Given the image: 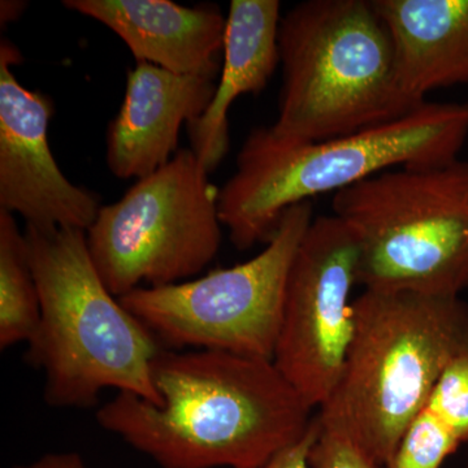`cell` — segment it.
Returning a JSON list of instances; mask_svg holds the SVG:
<instances>
[{
  "instance_id": "1",
  "label": "cell",
  "mask_w": 468,
  "mask_h": 468,
  "mask_svg": "<svg viewBox=\"0 0 468 468\" xmlns=\"http://www.w3.org/2000/svg\"><path fill=\"white\" fill-rule=\"evenodd\" d=\"M151 377L159 405L117 392L97 421L162 468L260 467L315 418L271 359L162 349Z\"/></svg>"
},
{
  "instance_id": "2",
  "label": "cell",
  "mask_w": 468,
  "mask_h": 468,
  "mask_svg": "<svg viewBox=\"0 0 468 468\" xmlns=\"http://www.w3.org/2000/svg\"><path fill=\"white\" fill-rule=\"evenodd\" d=\"M468 138V103H431L358 133L291 143L257 128L237 155L236 172L218 192V215L234 248L268 242L286 209L337 193L399 167L458 160Z\"/></svg>"
},
{
  "instance_id": "3",
  "label": "cell",
  "mask_w": 468,
  "mask_h": 468,
  "mask_svg": "<svg viewBox=\"0 0 468 468\" xmlns=\"http://www.w3.org/2000/svg\"><path fill=\"white\" fill-rule=\"evenodd\" d=\"M24 236L41 301L26 359L45 377V402L91 408L116 389L159 405L151 368L162 345L101 282L86 232L26 226Z\"/></svg>"
},
{
  "instance_id": "4",
  "label": "cell",
  "mask_w": 468,
  "mask_h": 468,
  "mask_svg": "<svg viewBox=\"0 0 468 468\" xmlns=\"http://www.w3.org/2000/svg\"><path fill=\"white\" fill-rule=\"evenodd\" d=\"M353 307L343 372L316 417L388 467L443 368L468 340V304L460 297L363 291Z\"/></svg>"
},
{
  "instance_id": "5",
  "label": "cell",
  "mask_w": 468,
  "mask_h": 468,
  "mask_svg": "<svg viewBox=\"0 0 468 468\" xmlns=\"http://www.w3.org/2000/svg\"><path fill=\"white\" fill-rule=\"evenodd\" d=\"M282 86L271 132L320 143L394 122L423 103L402 90L392 38L372 0H309L279 32Z\"/></svg>"
},
{
  "instance_id": "6",
  "label": "cell",
  "mask_w": 468,
  "mask_h": 468,
  "mask_svg": "<svg viewBox=\"0 0 468 468\" xmlns=\"http://www.w3.org/2000/svg\"><path fill=\"white\" fill-rule=\"evenodd\" d=\"M365 291L460 297L468 289V160L399 167L335 193Z\"/></svg>"
},
{
  "instance_id": "7",
  "label": "cell",
  "mask_w": 468,
  "mask_h": 468,
  "mask_svg": "<svg viewBox=\"0 0 468 468\" xmlns=\"http://www.w3.org/2000/svg\"><path fill=\"white\" fill-rule=\"evenodd\" d=\"M192 149L138 178L115 203L101 206L86 243L95 270L117 298L135 289L189 282L221 245L218 192Z\"/></svg>"
},
{
  "instance_id": "8",
  "label": "cell",
  "mask_w": 468,
  "mask_h": 468,
  "mask_svg": "<svg viewBox=\"0 0 468 468\" xmlns=\"http://www.w3.org/2000/svg\"><path fill=\"white\" fill-rule=\"evenodd\" d=\"M313 220L310 201L298 203L286 209L272 239L252 260L180 284L143 286L120 302L159 343L175 349L272 360L289 271Z\"/></svg>"
},
{
  "instance_id": "9",
  "label": "cell",
  "mask_w": 468,
  "mask_h": 468,
  "mask_svg": "<svg viewBox=\"0 0 468 468\" xmlns=\"http://www.w3.org/2000/svg\"><path fill=\"white\" fill-rule=\"evenodd\" d=\"M356 266L353 230L335 215L314 218L289 271L272 359L313 409L324 405L343 372L356 324Z\"/></svg>"
},
{
  "instance_id": "10",
  "label": "cell",
  "mask_w": 468,
  "mask_h": 468,
  "mask_svg": "<svg viewBox=\"0 0 468 468\" xmlns=\"http://www.w3.org/2000/svg\"><path fill=\"white\" fill-rule=\"evenodd\" d=\"M23 61L16 46L0 43V209L27 226L89 229L101 203L98 194L70 183L48 143L54 104L18 82L12 67Z\"/></svg>"
},
{
  "instance_id": "11",
  "label": "cell",
  "mask_w": 468,
  "mask_h": 468,
  "mask_svg": "<svg viewBox=\"0 0 468 468\" xmlns=\"http://www.w3.org/2000/svg\"><path fill=\"white\" fill-rule=\"evenodd\" d=\"M217 85L214 79L137 63L129 70L124 101L107 131L111 174L138 180L167 165L177 154L181 126L207 111Z\"/></svg>"
},
{
  "instance_id": "12",
  "label": "cell",
  "mask_w": 468,
  "mask_h": 468,
  "mask_svg": "<svg viewBox=\"0 0 468 468\" xmlns=\"http://www.w3.org/2000/svg\"><path fill=\"white\" fill-rule=\"evenodd\" d=\"M63 5L112 30L137 63L218 79L227 17L217 5L185 7L171 0H66Z\"/></svg>"
},
{
  "instance_id": "13",
  "label": "cell",
  "mask_w": 468,
  "mask_h": 468,
  "mask_svg": "<svg viewBox=\"0 0 468 468\" xmlns=\"http://www.w3.org/2000/svg\"><path fill=\"white\" fill-rule=\"evenodd\" d=\"M279 0H232L224 38V66L214 100L197 122L186 125L190 149L209 174L229 150L228 112L243 94L266 88L280 64Z\"/></svg>"
},
{
  "instance_id": "14",
  "label": "cell",
  "mask_w": 468,
  "mask_h": 468,
  "mask_svg": "<svg viewBox=\"0 0 468 468\" xmlns=\"http://www.w3.org/2000/svg\"><path fill=\"white\" fill-rule=\"evenodd\" d=\"M392 38L397 77L418 103L468 82V0H372Z\"/></svg>"
},
{
  "instance_id": "15",
  "label": "cell",
  "mask_w": 468,
  "mask_h": 468,
  "mask_svg": "<svg viewBox=\"0 0 468 468\" xmlns=\"http://www.w3.org/2000/svg\"><path fill=\"white\" fill-rule=\"evenodd\" d=\"M41 322V301L26 236L15 215L0 209V349L29 343Z\"/></svg>"
},
{
  "instance_id": "16",
  "label": "cell",
  "mask_w": 468,
  "mask_h": 468,
  "mask_svg": "<svg viewBox=\"0 0 468 468\" xmlns=\"http://www.w3.org/2000/svg\"><path fill=\"white\" fill-rule=\"evenodd\" d=\"M460 446L451 431L424 406L403 433L388 468H441Z\"/></svg>"
},
{
  "instance_id": "17",
  "label": "cell",
  "mask_w": 468,
  "mask_h": 468,
  "mask_svg": "<svg viewBox=\"0 0 468 468\" xmlns=\"http://www.w3.org/2000/svg\"><path fill=\"white\" fill-rule=\"evenodd\" d=\"M426 408L461 443H468V340L449 360Z\"/></svg>"
},
{
  "instance_id": "18",
  "label": "cell",
  "mask_w": 468,
  "mask_h": 468,
  "mask_svg": "<svg viewBox=\"0 0 468 468\" xmlns=\"http://www.w3.org/2000/svg\"><path fill=\"white\" fill-rule=\"evenodd\" d=\"M309 460L313 468H388L372 460L349 436L322 424Z\"/></svg>"
},
{
  "instance_id": "19",
  "label": "cell",
  "mask_w": 468,
  "mask_h": 468,
  "mask_svg": "<svg viewBox=\"0 0 468 468\" xmlns=\"http://www.w3.org/2000/svg\"><path fill=\"white\" fill-rule=\"evenodd\" d=\"M320 424L318 417L314 418L307 432L297 442L273 455L270 461L255 468H313L310 464V452L314 442L318 439Z\"/></svg>"
},
{
  "instance_id": "20",
  "label": "cell",
  "mask_w": 468,
  "mask_h": 468,
  "mask_svg": "<svg viewBox=\"0 0 468 468\" xmlns=\"http://www.w3.org/2000/svg\"><path fill=\"white\" fill-rule=\"evenodd\" d=\"M14 468H89L81 455L77 452H48L32 463L20 464Z\"/></svg>"
},
{
  "instance_id": "21",
  "label": "cell",
  "mask_w": 468,
  "mask_h": 468,
  "mask_svg": "<svg viewBox=\"0 0 468 468\" xmlns=\"http://www.w3.org/2000/svg\"><path fill=\"white\" fill-rule=\"evenodd\" d=\"M27 7V2H18V0H3L0 3V24L2 27L16 21L24 14Z\"/></svg>"
},
{
  "instance_id": "22",
  "label": "cell",
  "mask_w": 468,
  "mask_h": 468,
  "mask_svg": "<svg viewBox=\"0 0 468 468\" xmlns=\"http://www.w3.org/2000/svg\"><path fill=\"white\" fill-rule=\"evenodd\" d=\"M467 468H468V466H467Z\"/></svg>"
}]
</instances>
